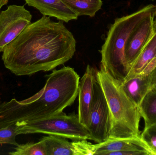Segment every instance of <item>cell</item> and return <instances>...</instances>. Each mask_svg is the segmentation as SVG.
Returning a JSON list of instances; mask_svg holds the SVG:
<instances>
[{
	"instance_id": "obj_16",
	"label": "cell",
	"mask_w": 156,
	"mask_h": 155,
	"mask_svg": "<svg viewBox=\"0 0 156 155\" xmlns=\"http://www.w3.org/2000/svg\"><path fill=\"white\" fill-rule=\"evenodd\" d=\"M78 16L94 17L101 8L102 0H62Z\"/></svg>"
},
{
	"instance_id": "obj_15",
	"label": "cell",
	"mask_w": 156,
	"mask_h": 155,
	"mask_svg": "<svg viewBox=\"0 0 156 155\" xmlns=\"http://www.w3.org/2000/svg\"><path fill=\"white\" fill-rule=\"evenodd\" d=\"M138 107L144 121V129L156 124V92L149 90Z\"/></svg>"
},
{
	"instance_id": "obj_21",
	"label": "cell",
	"mask_w": 156,
	"mask_h": 155,
	"mask_svg": "<svg viewBox=\"0 0 156 155\" xmlns=\"http://www.w3.org/2000/svg\"><path fill=\"white\" fill-rule=\"evenodd\" d=\"M8 2H9V0H0V11L2 6L7 4Z\"/></svg>"
},
{
	"instance_id": "obj_20",
	"label": "cell",
	"mask_w": 156,
	"mask_h": 155,
	"mask_svg": "<svg viewBox=\"0 0 156 155\" xmlns=\"http://www.w3.org/2000/svg\"><path fill=\"white\" fill-rule=\"evenodd\" d=\"M151 90L156 92V67L152 73Z\"/></svg>"
},
{
	"instance_id": "obj_23",
	"label": "cell",
	"mask_w": 156,
	"mask_h": 155,
	"mask_svg": "<svg viewBox=\"0 0 156 155\" xmlns=\"http://www.w3.org/2000/svg\"></svg>"
},
{
	"instance_id": "obj_24",
	"label": "cell",
	"mask_w": 156,
	"mask_h": 155,
	"mask_svg": "<svg viewBox=\"0 0 156 155\" xmlns=\"http://www.w3.org/2000/svg\"></svg>"
},
{
	"instance_id": "obj_9",
	"label": "cell",
	"mask_w": 156,
	"mask_h": 155,
	"mask_svg": "<svg viewBox=\"0 0 156 155\" xmlns=\"http://www.w3.org/2000/svg\"><path fill=\"white\" fill-rule=\"evenodd\" d=\"M46 155H93L92 146L87 140L70 142L66 138L57 136H44Z\"/></svg>"
},
{
	"instance_id": "obj_8",
	"label": "cell",
	"mask_w": 156,
	"mask_h": 155,
	"mask_svg": "<svg viewBox=\"0 0 156 155\" xmlns=\"http://www.w3.org/2000/svg\"><path fill=\"white\" fill-rule=\"evenodd\" d=\"M156 12L145 18L129 36L125 49V57L128 68L140 55L154 32Z\"/></svg>"
},
{
	"instance_id": "obj_22",
	"label": "cell",
	"mask_w": 156,
	"mask_h": 155,
	"mask_svg": "<svg viewBox=\"0 0 156 155\" xmlns=\"http://www.w3.org/2000/svg\"><path fill=\"white\" fill-rule=\"evenodd\" d=\"M151 1H154V0H151Z\"/></svg>"
},
{
	"instance_id": "obj_14",
	"label": "cell",
	"mask_w": 156,
	"mask_h": 155,
	"mask_svg": "<svg viewBox=\"0 0 156 155\" xmlns=\"http://www.w3.org/2000/svg\"><path fill=\"white\" fill-rule=\"evenodd\" d=\"M156 57V17L155 18L154 32L137 59L129 68L126 76L141 72L153 59Z\"/></svg>"
},
{
	"instance_id": "obj_18",
	"label": "cell",
	"mask_w": 156,
	"mask_h": 155,
	"mask_svg": "<svg viewBox=\"0 0 156 155\" xmlns=\"http://www.w3.org/2000/svg\"><path fill=\"white\" fill-rule=\"evenodd\" d=\"M16 125L8 126L0 128V144L12 145L16 147L19 144L16 141V136L18 135Z\"/></svg>"
},
{
	"instance_id": "obj_17",
	"label": "cell",
	"mask_w": 156,
	"mask_h": 155,
	"mask_svg": "<svg viewBox=\"0 0 156 155\" xmlns=\"http://www.w3.org/2000/svg\"><path fill=\"white\" fill-rule=\"evenodd\" d=\"M15 151L8 153L12 155H46L45 147L42 140L37 143H28L19 145Z\"/></svg>"
},
{
	"instance_id": "obj_6",
	"label": "cell",
	"mask_w": 156,
	"mask_h": 155,
	"mask_svg": "<svg viewBox=\"0 0 156 155\" xmlns=\"http://www.w3.org/2000/svg\"><path fill=\"white\" fill-rule=\"evenodd\" d=\"M94 93L87 128L90 140L102 143L109 139L111 129L110 111L102 89L96 79Z\"/></svg>"
},
{
	"instance_id": "obj_2",
	"label": "cell",
	"mask_w": 156,
	"mask_h": 155,
	"mask_svg": "<svg viewBox=\"0 0 156 155\" xmlns=\"http://www.w3.org/2000/svg\"><path fill=\"white\" fill-rule=\"evenodd\" d=\"M47 77L44 86L33 96L0 103V128L50 117L74 103L78 96L80 77L73 68L64 66Z\"/></svg>"
},
{
	"instance_id": "obj_10",
	"label": "cell",
	"mask_w": 156,
	"mask_h": 155,
	"mask_svg": "<svg viewBox=\"0 0 156 155\" xmlns=\"http://www.w3.org/2000/svg\"><path fill=\"white\" fill-rule=\"evenodd\" d=\"M96 72L88 65L85 72L79 83L78 116L80 122L87 127L94 93Z\"/></svg>"
},
{
	"instance_id": "obj_4",
	"label": "cell",
	"mask_w": 156,
	"mask_h": 155,
	"mask_svg": "<svg viewBox=\"0 0 156 155\" xmlns=\"http://www.w3.org/2000/svg\"><path fill=\"white\" fill-rule=\"evenodd\" d=\"M155 12L156 5H148L131 14L116 18L111 25L100 51L101 66L115 79L122 82L129 72L125 49L129 36L145 18Z\"/></svg>"
},
{
	"instance_id": "obj_1",
	"label": "cell",
	"mask_w": 156,
	"mask_h": 155,
	"mask_svg": "<svg viewBox=\"0 0 156 155\" xmlns=\"http://www.w3.org/2000/svg\"><path fill=\"white\" fill-rule=\"evenodd\" d=\"M76 39L63 21L42 18L29 24L5 46L2 60L17 76L52 71L68 62L76 51Z\"/></svg>"
},
{
	"instance_id": "obj_12",
	"label": "cell",
	"mask_w": 156,
	"mask_h": 155,
	"mask_svg": "<svg viewBox=\"0 0 156 155\" xmlns=\"http://www.w3.org/2000/svg\"><path fill=\"white\" fill-rule=\"evenodd\" d=\"M29 6L34 7L42 14L54 17L58 20L68 22L77 20L78 15L62 0H24Z\"/></svg>"
},
{
	"instance_id": "obj_3",
	"label": "cell",
	"mask_w": 156,
	"mask_h": 155,
	"mask_svg": "<svg viewBox=\"0 0 156 155\" xmlns=\"http://www.w3.org/2000/svg\"><path fill=\"white\" fill-rule=\"evenodd\" d=\"M96 79L106 98L110 111L111 129L109 138L140 137L141 116L139 107L127 95L122 82L101 67Z\"/></svg>"
},
{
	"instance_id": "obj_13",
	"label": "cell",
	"mask_w": 156,
	"mask_h": 155,
	"mask_svg": "<svg viewBox=\"0 0 156 155\" xmlns=\"http://www.w3.org/2000/svg\"><path fill=\"white\" fill-rule=\"evenodd\" d=\"M152 73H140L128 76L122 82L125 93L137 106L151 90Z\"/></svg>"
},
{
	"instance_id": "obj_7",
	"label": "cell",
	"mask_w": 156,
	"mask_h": 155,
	"mask_svg": "<svg viewBox=\"0 0 156 155\" xmlns=\"http://www.w3.org/2000/svg\"><path fill=\"white\" fill-rule=\"evenodd\" d=\"M32 18L23 5H9L0 12V52L31 23Z\"/></svg>"
},
{
	"instance_id": "obj_11",
	"label": "cell",
	"mask_w": 156,
	"mask_h": 155,
	"mask_svg": "<svg viewBox=\"0 0 156 155\" xmlns=\"http://www.w3.org/2000/svg\"><path fill=\"white\" fill-rule=\"evenodd\" d=\"M127 150H144L150 155H154L152 149L141 136L126 139L109 138L92 146L93 155H109L113 152Z\"/></svg>"
},
{
	"instance_id": "obj_19",
	"label": "cell",
	"mask_w": 156,
	"mask_h": 155,
	"mask_svg": "<svg viewBox=\"0 0 156 155\" xmlns=\"http://www.w3.org/2000/svg\"><path fill=\"white\" fill-rule=\"evenodd\" d=\"M141 136L152 149L154 155H156V124L144 129L141 133Z\"/></svg>"
},
{
	"instance_id": "obj_5",
	"label": "cell",
	"mask_w": 156,
	"mask_h": 155,
	"mask_svg": "<svg viewBox=\"0 0 156 155\" xmlns=\"http://www.w3.org/2000/svg\"><path fill=\"white\" fill-rule=\"evenodd\" d=\"M18 135L42 133L74 140H90L87 127L80 122L78 115L62 112L50 117L15 124Z\"/></svg>"
}]
</instances>
